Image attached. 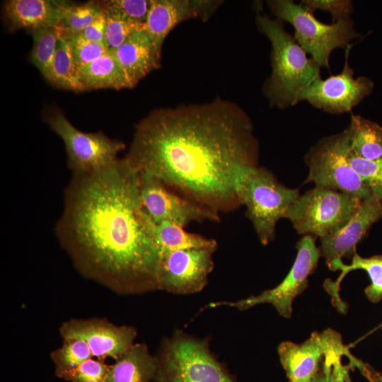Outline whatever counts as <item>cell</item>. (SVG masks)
Instances as JSON below:
<instances>
[{
	"instance_id": "d6a6232c",
	"label": "cell",
	"mask_w": 382,
	"mask_h": 382,
	"mask_svg": "<svg viewBox=\"0 0 382 382\" xmlns=\"http://www.w3.org/2000/svg\"><path fill=\"white\" fill-rule=\"evenodd\" d=\"M100 6L123 17L145 25L152 0H108L99 1Z\"/></svg>"
},
{
	"instance_id": "4316f807",
	"label": "cell",
	"mask_w": 382,
	"mask_h": 382,
	"mask_svg": "<svg viewBox=\"0 0 382 382\" xmlns=\"http://www.w3.org/2000/svg\"><path fill=\"white\" fill-rule=\"evenodd\" d=\"M91 357L88 345L84 341L73 337L63 338L62 346L50 353L58 378Z\"/></svg>"
},
{
	"instance_id": "603a6c76",
	"label": "cell",
	"mask_w": 382,
	"mask_h": 382,
	"mask_svg": "<svg viewBox=\"0 0 382 382\" xmlns=\"http://www.w3.org/2000/svg\"><path fill=\"white\" fill-rule=\"evenodd\" d=\"M149 227L161 253L188 249L216 250L217 248V242L214 239L187 232L185 228L173 223L156 224L149 217Z\"/></svg>"
},
{
	"instance_id": "30bf717a",
	"label": "cell",
	"mask_w": 382,
	"mask_h": 382,
	"mask_svg": "<svg viewBox=\"0 0 382 382\" xmlns=\"http://www.w3.org/2000/svg\"><path fill=\"white\" fill-rule=\"evenodd\" d=\"M297 255L294 263L284 279L274 288L265 290L258 295L250 296L237 301L212 302L206 308L229 306L245 311L261 303H270L284 318H290L294 299L307 287L308 277L317 267L320 256L315 238L305 235L298 242Z\"/></svg>"
},
{
	"instance_id": "8992f818",
	"label": "cell",
	"mask_w": 382,
	"mask_h": 382,
	"mask_svg": "<svg viewBox=\"0 0 382 382\" xmlns=\"http://www.w3.org/2000/svg\"><path fill=\"white\" fill-rule=\"evenodd\" d=\"M268 4L277 19L286 21L294 27L295 39L320 67L329 69L331 52L336 48H345L359 37L350 18L325 24L301 4L290 0H274L268 1Z\"/></svg>"
},
{
	"instance_id": "5b68a950",
	"label": "cell",
	"mask_w": 382,
	"mask_h": 382,
	"mask_svg": "<svg viewBox=\"0 0 382 382\" xmlns=\"http://www.w3.org/2000/svg\"><path fill=\"white\" fill-rule=\"evenodd\" d=\"M237 194L264 245L272 241L277 221L286 219L289 207L300 196L298 190L286 187L268 170L258 166L245 170L238 181Z\"/></svg>"
},
{
	"instance_id": "83f0119b",
	"label": "cell",
	"mask_w": 382,
	"mask_h": 382,
	"mask_svg": "<svg viewBox=\"0 0 382 382\" xmlns=\"http://www.w3.org/2000/svg\"><path fill=\"white\" fill-rule=\"evenodd\" d=\"M102 11L99 1H91L79 5L71 3L57 27L62 35L79 34Z\"/></svg>"
},
{
	"instance_id": "277c9868",
	"label": "cell",
	"mask_w": 382,
	"mask_h": 382,
	"mask_svg": "<svg viewBox=\"0 0 382 382\" xmlns=\"http://www.w3.org/2000/svg\"><path fill=\"white\" fill-rule=\"evenodd\" d=\"M154 382H237L210 349L209 339L175 330L162 340Z\"/></svg>"
},
{
	"instance_id": "9c48e42d",
	"label": "cell",
	"mask_w": 382,
	"mask_h": 382,
	"mask_svg": "<svg viewBox=\"0 0 382 382\" xmlns=\"http://www.w3.org/2000/svg\"><path fill=\"white\" fill-rule=\"evenodd\" d=\"M50 128L62 139L67 154V164L73 174L101 170L114 163L125 144L112 139L101 132H83L76 129L59 111L46 116Z\"/></svg>"
},
{
	"instance_id": "9a60e30c",
	"label": "cell",
	"mask_w": 382,
	"mask_h": 382,
	"mask_svg": "<svg viewBox=\"0 0 382 382\" xmlns=\"http://www.w3.org/2000/svg\"><path fill=\"white\" fill-rule=\"evenodd\" d=\"M346 347L340 333L327 329L300 344L283 342L277 352L289 382H314L325 356Z\"/></svg>"
},
{
	"instance_id": "ffe728a7",
	"label": "cell",
	"mask_w": 382,
	"mask_h": 382,
	"mask_svg": "<svg viewBox=\"0 0 382 382\" xmlns=\"http://www.w3.org/2000/svg\"><path fill=\"white\" fill-rule=\"evenodd\" d=\"M327 265L332 271H341L335 282L328 279L324 284L340 311L345 310V305L338 294L340 284L343 278L353 270H362L367 272L371 280V284L364 290L367 299L372 303H377L382 299V255L364 257L355 253L349 265L344 264L342 260H337Z\"/></svg>"
},
{
	"instance_id": "d6986e66",
	"label": "cell",
	"mask_w": 382,
	"mask_h": 382,
	"mask_svg": "<svg viewBox=\"0 0 382 382\" xmlns=\"http://www.w3.org/2000/svg\"><path fill=\"white\" fill-rule=\"evenodd\" d=\"M114 54L132 87L160 65L161 54L156 51L144 30L132 33Z\"/></svg>"
},
{
	"instance_id": "d4e9b609",
	"label": "cell",
	"mask_w": 382,
	"mask_h": 382,
	"mask_svg": "<svg viewBox=\"0 0 382 382\" xmlns=\"http://www.w3.org/2000/svg\"><path fill=\"white\" fill-rule=\"evenodd\" d=\"M47 81L60 88L84 91L79 79V66L66 40L61 34Z\"/></svg>"
},
{
	"instance_id": "8d00e7d4",
	"label": "cell",
	"mask_w": 382,
	"mask_h": 382,
	"mask_svg": "<svg viewBox=\"0 0 382 382\" xmlns=\"http://www.w3.org/2000/svg\"><path fill=\"white\" fill-rule=\"evenodd\" d=\"M379 328H382V323L378 326Z\"/></svg>"
},
{
	"instance_id": "52a82bcc",
	"label": "cell",
	"mask_w": 382,
	"mask_h": 382,
	"mask_svg": "<svg viewBox=\"0 0 382 382\" xmlns=\"http://www.w3.org/2000/svg\"><path fill=\"white\" fill-rule=\"evenodd\" d=\"M349 151L346 129L320 139L304 158L308 167L306 183L340 191L360 200L372 196L369 188L350 165Z\"/></svg>"
},
{
	"instance_id": "ba28073f",
	"label": "cell",
	"mask_w": 382,
	"mask_h": 382,
	"mask_svg": "<svg viewBox=\"0 0 382 382\" xmlns=\"http://www.w3.org/2000/svg\"><path fill=\"white\" fill-rule=\"evenodd\" d=\"M360 201L340 191L315 187L299 197L286 219L299 234L320 238L344 226Z\"/></svg>"
},
{
	"instance_id": "d590c367",
	"label": "cell",
	"mask_w": 382,
	"mask_h": 382,
	"mask_svg": "<svg viewBox=\"0 0 382 382\" xmlns=\"http://www.w3.org/2000/svg\"><path fill=\"white\" fill-rule=\"evenodd\" d=\"M106 28V14L102 13L81 33L83 37L91 42L104 44Z\"/></svg>"
},
{
	"instance_id": "6da1fadb",
	"label": "cell",
	"mask_w": 382,
	"mask_h": 382,
	"mask_svg": "<svg viewBox=\"0 0 382 382\" xmlns=\"http://www.w3.org/2000/svg\"><path fill=\"white\" fill-rule=\"evenodd\" d=\"M139 178L125 158L72 174L55 227L76 270L121 295L158 290L161 251L142 209Z\"/></svg>"
},
{
	"instance_id": "836d02e7",
	"label": "cell",
	"mask_w": 382,
	"mask_h": 382,
	"mask_svg": "<svg viewBox=\"0 0 382 382\" xmlns=\"http://www.w3.org/2000/svg\"><path fill=\"white\" fill-rule=\"evenodd\" d=\"M109 367L105 361L91 357L59 378L69 382H105Z\"/></svg>"
},
{
	"instance_id": "2e32d148",
	"label": "cell",
	"mask_w": 382,
	"mask_h": 382,
	"mask_svg": "<svg viewBox=\"0 0 382 382\" xmlns=\"http://www.w3.org/2000/svg\"><path fill=\"white\" fill-rule=\"evenodd\" d=\"M382 218V199L372 195L360 201L348 222L337 231L320 238V255L326 264L357 253V244L369 227Z\"/></svg>"
},
{
	"instance_id": "5bb4252c",
	"label": "cell",
	"mask_w": 382,
	"mask_h": 382,
	"mask_svg": "<svg viewBox=\"0 0 382 382\" xmlns=\"http://www.w3.org/2000/svg\"><path fill=\"white\" fill-rule=\"evenodd\" d=\"M62 338L73 337L84 341L92 357L105 361H116L135 344L137 330L130 325H116L105 318H73L64 322L59 329Z\"/></svg>"
},
{
	"instance_id": "f546056e",
	"label": "cell",
	"mask_w": 382,
	"mask_h": 382,
	"mask_svg": "<svg viewBox=\"0 0 382 382\" xmlns=\"http://www.w3.org/2000/svg\"><path fill=\"white\" fill-rule=\"evenodd\" d=\"M352 355L348 348L332 352L327 354L314 382H348L351 381L349 369L354 366L352 364H344L342 358Z\"/></svg>"
},
{
	"instance_id": "3957f363",
	"label": "cell",
	"mask_w": 382,
	"mask_h": 382,
	"mask_svg": "<svg viewBox=\"0 0 382 382\" xmlns=\"http://www.w3.org/2000/svg\"><path fill=\"white\" fill-rule=\"evenodd\" d=\"M257 25L272 45V71L265 86L272 104L280 108L294 105L298 93L320 77V66L288 33L279 19L258 14Z\"/></svg>"
},
{
	"instance_id": "cb8c5ba5",
	"label": "cell",
	"mask_w": 382,
	"mask_h": 382,
	"mask_svg": "<svg viewBox=\"0 0 382 382\" xmlns=\"http://www.w3.org/2000/svg\"><path fill=\"white\" fill-rule=\"evenodd\" d=\"M345 129L351 154L366 160L382 158V126L360 115H352Z\"/></svg>"
},
{
	"instance_id": "7402d4cb",
	"label": "cell",
	"mask_w": 382,
	"mask_h": 382,
	"mask_svg": "<svg viewBox=\"0 0 382 382\" xmlns=\"http://www.w3.org/2000/svg\"><path fill=\"white\" fill-rule=\"evenodd\" d=\"M79 76L84 90L133 88L114 53L108 52L88 64L79 66Z\"/></svg>"
},
{
	"instance_id": "1f68e13d",
	"label": "cell",
	"mask_w": 382,
	"mask_h": 382,
	"mask_svg": "<svg viewBox=\"0 0 382 382\" xmlns=\"http://www.w3.org/2000/svg\"><path fill=\"white\" fill-rule=\"evenodd\" d=\"M61 35L66 40L78 66L88 64L108 52L104 44L87 40L80 34Z\"/></svg>"
},
{
	"instance_id": "4dcf8cb0",
	"label": "cell",
	"mask_w": 382,
	"mask_h": 382,
	"mask_svg": "<svg viewBox=\"0 0 382 382\" xmlns=\"http://www.w3.org/2000/svg\"><path fill=\"white\" fill-rule=\"evenodd\" d=\"M349 162L373 195L382 199V158L366 160L350 153Z\"/></svg>"
},
{
	"instance_id": "7a4b0ae2",
	"label": "cell",
	"mask_w": 382,
	"mask_h": 382,
	"mask_svg": "<svg viewBox=\"0 0 382 382\" xmlns=\"http://www.w3.org/2000/svg\"><path fill=\"white\" fill-rule=\"evenodd\" d=\"M125 158L139 172L226 213L241 205L238 183L257 166V144L248 117L216 103L151 112L137 125Z\"/></svg>"
},
{
	"instance_id": "4fadbf2b",
	"label": "cell",
	"mask_w": 382,
	"mask_h": 382,
	"mask_svg": "<svg viewBox=\"0 0 382 382\" xmlns=\"http://www.w3.org/2000/svg\"><path fill=\"white\" fill-rule=\"evenodd\" d=\"M211 249H188L161 253L158 289L187 295L201 291L208 283L214 262Z\"/></svg>"
},
{
	"instance_id": "44dd1931",
	"label": "cell",
	"mask_w": 382,
	"mask_h": 382,
	"mask_svg": "<svg viewBox=\"0 0 382 382\" xmlns=\"http://www.w3.org/2000/svg\"><path fill=\"white\" fill-rule=\"evenodd\" d=\"M157 368V358L146 345L136 343L110 365L105 382H154Z\"/></svg>"
},
{
	"instance_id": "484cf974",
	"label": "cell",
	"mask_w": 382,
	"mask_h": 382,
	"mask_svg": "<svg viewBox=\"0 0 382 382\" xmlns=\"http://www.w3.org/2000/svg\"><path fill=\"white\" fill-rule=\"evenodd\" d=\"M33 46L30 62L47 80L57 50L60 33L57 27L30 30Z\"/></svg>"
},
{
	"instance_id": "7c38bea8",
	"label": "cell",
	"mask_w": 382,
	"mask_h": 382,
	"mask_svg": "<svg viewBox=\"0 0 382 382\" xmlns=\"http://www.w3.org/2000/svg\"><path fill=\"white\" fill-rule=\"evenodd\" d=\"M353 44L345 47V62L340 74L325 79H316L298 93L294 105L306 100L315 108L331 114L350 112L373 90L374 83L366 76L354 77V70L349 64Z\"/></svg>"
},
{
	"instance_id": "e0dca14e",
	"label": "cell",
	"mask_w": 382,
	"mask_h": 382,
	"mask_svg": "<svg viewBox=\"0 0 382 382\" xmlns=\"http://www.w3.org/2000/svg\"><path fill=\"white\" fill-rule=\"evenodd\" d=\"M217 5L213 1L152 0L144 31L161 54L164 39L173 28L197 16L208 17Z\"/></svg>"
},
{
	"instance_id": "8fae6325",
	"label": "cell",
	"mask_w": 382,
	"mask_h": 382,
	"mask_svg": "<svg viewBox=\"0 0 382 382\" xmlns=\"http://www.w3.org/2000/svg\"><path fill=\"white\" fill-rule=\"evenodd\" d=\"M161 180L139 172V191L142 209L156 224L170 222L185 228L192 222L220 220L216 211L170 191Z\"/></svg>"
},
{
	"instance_id": "f1b7e54d",
	"label": "cell",
	"mask_w": 382,
	"mask_h": 382,
	"mask_svg": "<svg viewBox=\"0 0 382 382\" xmlns=\"http://www.w3.org/2000/svg\"><path fill=\"white\" fill-rule=\"evenodd\" d=\"M101 8L106 14L104 45L108 52L114 53L132 33L145 28L144 24L132 21L116 12Z\"/></svg>"
},
{
	"instance_id": "ac0fdd59",
	"label": "cell",
	"mask_w": 382,
	"mask_h": 382,
	"mask_svg": "<svg viewBox=\"0 0 382 382\" xmlns=\"http://www.w3.org/2000/svg\"><path fill=\"white\" fill-rule=\"evenodd\" d=\"M70 2L50 0H9L4 4V13L13 30L29 31L57 27Z\"/></svg>"
},
{
	"instance_id": "e575fe53",
	"label": "cell",
	"mask_w": 382,
	"mask_h": 382,
	"mask_svg": "<svg viewBox=\"0 0 382 382\" xmlns=\"http://www.w3.org/2000/svg\"><path fill=\"white\" fill-rule=\"evenodd\" d=\"M310 12L316 10L329 12L332 17V23L349 18L353 11L352 3L349 0H302L300 3Z\"/></svg>"
}]
</instances>
